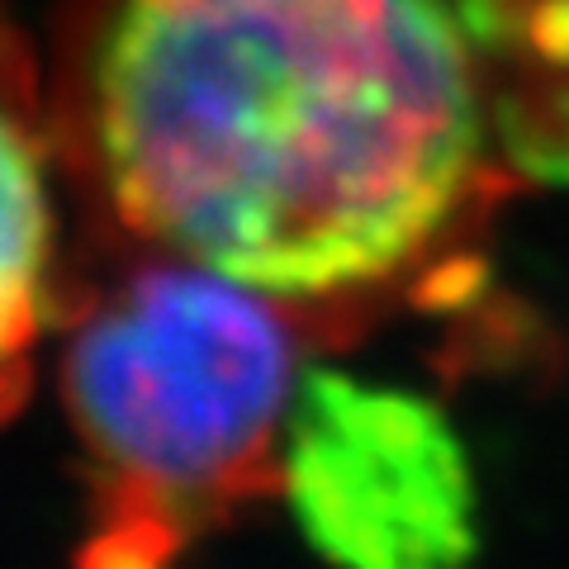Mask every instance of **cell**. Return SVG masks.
<instances>
[{"mask_svg":"<svg viewBox=\"0 0 569 569\" xmlns=\"http://www.w3.org/2000/svg\"><path fill=\"white\" fill-rule=\"evenodd\" d=\"M62 403L81 447L77 569H176L280 493L305 313L223 271L138 252L62 299Z\"/></svg>","mask_w":569,"mask_h":569,"instance_id":"obj_2","label":"cell"},{"mask_svg":"<svg viewBox=\"0 0 569 569\" xmlns=\"http://www.w3.org/2000/svg\"><path fill=\"white\" fill-rule=\"evenodd\" d=\"M522 0H58L62 176L119 242L309 323L466 290L508 152Z\"/></svg>","mask_w":569,"mask_h":569,"instance_id":"obj_1","label":"cell"},{"mask_svg":"<svg viewBox=\"0 0 569 569\" xmlns=\"http://www.w3.org/2000/svg\"><path fill=\"white\" fill-rule=\"evenodd\" d=\"M280 493L337 569H466L479 489L451 418L399 385L313 370L284 422Z\"/></svg>","mask_w":569,"mask_h":569,"instance_id":"obj_3","label":"cell"},{"mask_svg":"<svg viewBox=\"0 0 569 569\" xmlns=\"http://www.w3.org/2000/svg\"><path fill=\"white\" fill-rule=\"evenodd\" d=\"M58 171L62 148L48 81L29 33L0 0V422L29 399L33 351L67 299L58 266Z\"/></svg>","mask_w":569,"mask_h":569,"instance_id":"obj_4","label":"cell"}]
</instances>
